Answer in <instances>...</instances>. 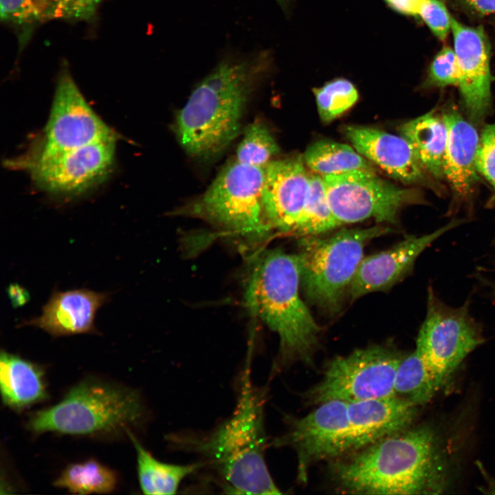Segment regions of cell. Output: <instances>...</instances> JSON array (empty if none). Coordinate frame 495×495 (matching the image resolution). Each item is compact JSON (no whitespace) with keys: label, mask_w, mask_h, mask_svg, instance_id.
I'll list each match as a JSON object with an SVG mask.
<instances>
[{"label":"cell","mask_w":495,"mask_h":495,"mask_svg":"<svg viewBox=\"0 0 495 495\" xmlns=\"http://www.w3.org/2000/svg\"><path fill=\"white\" fill-rule=\"evenodd\" d=\"M332 473L338 487L351 494H438L448 481L445 457L428 426L404 430L355 451L336 461Z\"/></svg>","instance_id":"6da1fadb"},{"label":"cell","mask_w":495,"mask_h":495,"mask_svg":"<svg viewBox=\"0 0 495 495\" xmlns=\"http://www.w3.org/2000/svg\"><path fill=\"white\" fill-rule=\"evenodd\" d=\"M263 404L248 364L231 416L204 434H171L170 446L201 456L230 493L280 494L265 459Z\"/></svg>","instance_id":"7a4b0ae2"},{"label":"cell","mask_w":495,"mask_h":495,"mask_svg":"<svg viewBox=\"0 0 495 495\" xmlns=\"http://www.w3.org/2000/svg\"><path fill=\"white\" fill-rule=\"evenodd\" d=\"M270 60L265 52L223 60L198 84L178 112L175 126L188 155L208 158L234 140L248 99Z\"/></svg>","instance_id":"3957f363"},{"label":"cell","mask_w":495,"mask_h":495,"mask_svg":"<svg viewBox=\"0 0 495 495\" xmlns=\"http://www.w3.org/2000/svg\"><path fill=\"white\" fill-rule=\"evenodd\" d=\"M300 285L297 254L280 249L259 254L248 278L246 307L278 336V366L312 364L318 345L320 327L300 296Z\"/></svg>","instance_id":"277c9868"},{"label":"cell","mask_w":495,"mask_h":495,"mask_svg":"<svg viewBox=\"0 0 495 495\" xmlns=\"http://www.w3.org/2000/svg\"><path fill=\"white\" fill-rule=\"evenodd\" d=\"M145 407L137 391L98 380H85L72 387L56 404L30 417L34 433L72 435L127 433L141 424Z\"/></svg>","instance_id":"5b68a950"},{"label":"cell","mask_w":495,"mask_h":495,"mask_svg":"<svg viewBox=\"0 0 495 495\" xmlns=\"http://www.w3.org/2000/svg\"><path fill=\"white\" fill-rule=\"evenodd\" d=\"M391 232L384 226L343 228L327 237L301 236L298 241L300 285L308 299L336 313L362 261L365 246Z\"/></svg>","instance_id":"8992f818"},{"label":"cell","mask_w":495,"mask_h":495,"mask_svg":"<svg viewBox=\"0 0 495 495\" xmlns=\"http://www.w3.org/2000/svg\"><path fill=\"white\" fill-rule=\"evenodd\" d=\"M265 178V166L235 160L195 204L194 213L249 241L261 240L272 230L262 206Z\"/></svg>","instance_id":"52a82bcc"},{"label":"cell","mask_w":495,"mask_h":495,"mask_svg":"<svg viewBox=\"0 0 495 495\" xmlns=\"http://www.w3.org/2000/svg\"><path fill=\"white\" fill-rule=\"evenodd\" d=\"M403 356L380 345L358 349L332 359L320 381L305 394L308 403L353 402L394 395L397 367Z\"/></svg>","instance_id":"ba28073f"},{"label":"cell","mask_w":495,"mask_h":495,"mask_svg":"<svg viewBox=\"0 0 495 495\" xmlns=\"http://www.w3.org/2000/svg\"><path fill=\"white\" fill-rule=\"evenodd\" d=\"M483 342L481 326L470 313V301L458 307H450L429 287L426 315L417 335L415 350L441 387Z\"/></svg>","instance_id":"9c48e42d"},{"label":"cell","mask_w":495,"mask_h":495,"mask_svg":"<svg viewBox=\"0 0 495 495\" xmlns=\"http://www.w3.org/2000/svg\"><path fill=\"white\" fill-rule=\"evenodd\" d=\"M322 178L330 207L341 225L368 219L395 224L402 208L423 202L417 190L400 188L373 171L355 170Z\"/></svg>","instance_id":"30bf717a"},{"label":"cell","mask_w":495,"mask_h":495,"mask_svg":"<svg viewBox=\"0 0 495 495\" xmlns=\"http://www.w3.org/2000/svg\"><path fill=\"white\" fill-rule=\"evenodd\" d=\"M117 138L52 155L17 160L12 164L28 169L44 190L77 195L103 182L109 175Z\"/></svg>","instance_id":"8fae6325"},{"label":"cell","mask_w":495,"mask_h":495,"mask_svg":"<svg viewBox=\"0 0 495 495\" xmlns=\"http://www.w3.org/2000/svg\"><path fill=\"white\" fill-rule=\"evenodd\" d=\"M116 138V133L93 111L69 74L64 72L57 82L41 143L25 157L52 155Z\"/></svg>","instance_id":"7c38bea8"},{"label":"cell","mask_w":495,"mask_h":495,"mask_svg":"<svg viewBox=\"0 0 495 495\" xmlns=\"http://www.w3.org/2000/svg\"><path fill=\"white\" fill-rule=\"evenodd\" d=\"M348 428L347 402L328 401L302 417L290 418L287 431L274 439L273 445L296 452L297 478L305 483L315 462L344 454Z\"/></svg>","instance_id":"4fadbf2b"},{"label":"cell","mask_w":495,"mask_h":495,"mask_svg":"<svg viewBox=\"0 0 495 495\" xmlns=\"http://www.w3.org/2000/svg\"><path fill=\"white\" fill-rule=\"evenodd\" d=\"M454 51L459 67L461 100L472 123L480 124L491 106L490 45L481 27L452 19Z\"/></svg>","instance_id":"5bb4252c"},{"label":"cell","mask_w":495,"mask_h":495,"mask_svg":"<svg viewBox=\"0 0 495 495\" xmlns=\"http://www.w3.org/2000/svg\"><path fill=\"white\" fill-rule=\"evenodd\" d=\"M464 222L453 219L431 233L407 236L390 248L363 258L349 287L351 299L390 289L412 272L417 258L428 246Z\"/></svg>","instance_id":"9a60e30c"},{"label":"cell","mask_w":495,"mask_h":495,"mask_svg":"<svg viewBox=\"0 0 495 495\" xmlns=\"http://www.w3.org/2000/svg\"><path fill=\"white\" fill-rule=\"evenodd\" d=\"M305 165L302 155L272 160L266 165L261 201L272 230L294 234L309 188Z\"/></svg>","instance_id":"2e32d148"},{"label":"cell","mask_w":495,"mask_h":495,"mask_svg":"<svg viewBox=\"0 0 495 495\" xmlns=\"http://www.w3.org/2000/svg\"><path fill=\"white\" fill-rule=\"evenodd\" d=\"M342 131L360 154L391 178L404 184L424 185L439 192V186L401 135L360 126H346Z\"/></svg>","instance_id":"e0dca14e"},{"label":"cell","mask_w":495,"mask_h":495,"mask_svg":"<svg viewBox=\"0 0 495 495\" xmlns=\"http://www.w3.org/2000/svg\"><path fill=\"white\" fill-rule=\"evenodd\" d=\"M349 428L344 454L407 429L417 406L395 395L347 403Z\"/></svg>","instance_id":"ac0fdd59"},{"label":"cell","mask_w":495,"mask_h":495,"mask_svg":"<svg viewBox=\"0 0 495 495\" xmlns=\"http://www.w3.org/2000/svg\"><path fill=\"white\" fill-rule=\"evenodd\" d=\"M442 118L447 127L443 174L456 206L470 198L479 179L476 155L480 137L472 123L454 107L444 111Z\"/></svg>","instance_id":"d6986e66"},{"label":"cell","mask_w":495,"mask_h":495,"mask_svg":"<svg viewBox=\"0 0 495 495\" xmlns=\"http://www.w3.org/2000/svg\"><path fill=\"white\" fill-rule=\"evenodd\" d=\"M109 299L107 293L87 289L54 291L41 316L24 321L23 325L39 328L54 337L96 333V313Z\"/></svg>","instance_id":"ffe728a7"},{"label":"cell","mask_w":495,"mask_h":495,"mask_svg":"<svg viewBox=\"0 0 495 495\" xmlns=\"http://www.w3.org/2000/svg\"><path fill=\"white\" fill-rule=\"evenodd\" d=\"M0 388L3 404L20 410L47 397L43 372L36 364L2 351L0 356Z\"/></svg>","instance_id":"44dd1931"},{"label":"cell","mask_w":495,"mask_h":495,"mask_svg":"<svg viewBox=\"0 0 495 495\" xmlns=\"http://www.w3.org/2000/svg\"><path fill=\"white\" fill-rule=\"evenodd\" d=\"M399 131L431 176L437 180L443 179L447 142V127L443 118L433 111L428 112L404 123Z\"/></svg>","instance_id":"7402d4cb"},{"label":"cell","mask_w":495,"mask_h":495,"mask_svg":"<svg viewBox=\"0 0 495 495\" xmlns=\"http://www.w3.org/2000/svg\"><path fill=\"white\" fill-rule=\"evenodd\" d=\"M126 434L136 451L138 481L145 494H175L185 478L204 466L202 462L178 465L160 461L142 446L131 430Z\"/></svg>","instance_id":"603a6c76"},{"label":"cell","mask_w":495,"mask_h":495,"mask_svg":"<svg viewBox=\"0 0 495 495\" xmlns=\"http://www.w3.org/2000/svg\"><path fill=\"white\" fill-rule=\"evenodd\" d=\"M305 164L321 176L355 170L375 171L373 164L354 148L331 140H318L302 155Z\"/></svg>","instance_id":"cb8c5ba5"},{"label":"cell","mask_w":495,"mask_h":495,"mask_svg":"<svg viewBox=\"0 0 495 495\" xmlns=\"http://www.w3.org/2000/svg\"><path fill=\"white\" fill-rule=\"evenodd\" d=\"M434 374L415 349L402 357L397 367L394 395L418 406L428 403L440 389Z\"/></svg>","instance_id":"d4e9b609"},{"label":"cell","mask_w":495,"mask_h":495,"mask_svg":"<svg viewBox=\"0 0 495 495\" xmlns=\"http://www.w3.org/2000/svg\"><path fill=\"white\" fill-rule=\"evenodd\" d=\"M54 485L78 494L109 493L116 488L117 476L111 469L91 459L68 465Z\"/></svg>","instance_id":"484cf974"},{"label":"cell","mask_w":495,"mask_h":495,"mask_svg":"<svg viewBox=\"0 0 495 495\" xmlns=\"http://www.w3.org/2000/svg\"><path fill=\"white\" fill-rule=\"evenodd\" d=\"M340 226L330 207L322 176L309 173V191L294 234L320 235Z\"/></svg>","instance_id":"4316f807"},{"label":"cell","mask_w":495,"mask_h":495,"mask_svg":"<svg viewBox=\"0 0 495 495\" xmlns=\"http://www.w3.org/2000/svg\"><path fill=\"white\" fill-rule=\"evenodd\" d=\"M280 152V148L261 122L255 121L246 127L238 145L236 160L245 164L265 167Z\"/></svg>","instance_id":"83f0119b"},{"label":"cell","mask_w":495,"mask_h":495,"mask_svg":"<svg viewBox=\"0 0 495 495\" xmlns=\"http://www.w3.org/2000/svg\"><path fill=\"white\" fill-rule=\"evenodd\" d=\"M320 120L328 123L350 109L358 99L355 85L344 78H335L320 87L314 88Z\"/></svg>","instance_id":"f1b7e54d"},{"label":"cell","mask_w":495,"mask_h":495,"mask_svg":"<svg viewBox=\"0 0 495 495\" xmlns=\"http://www.w3.org/2000/svg\"><path fill=\"white\" fill-rule=\"evenodd\" d=\"M102 0H48L38 20L62 19L84 20L92 17Z\"/></svg>","instance_id":"f546056e"},{"label":"cell","mask_w":495,"mask_h":495,"mask_svg":"<svg viewBox=\"0 0 495 495\" xmlns=\"http://www.w3.org/2000/svg\"><path fill=\"white\" fill-rule=\"evenodd\" d=\"M459 78V67L454 51L450 47H444L430 63L424 87L458 86Z\"/></svg>","instance_id":"4dcf8cb0"},{"label":"cell","mask_w":495,"mask_h":495,"mask_svg":"<svg viewBox=\"0 0 495 495\" xmlns=\"http://www.w3.org/2000/svg\"><path fill=\"white\" fill-rule=\"evenodd\" d=\"M476 166L495 191V123L485 126L480 136Z\"/></svg>","instance_id":"1f68e13d"},{"label":"cell","mask_w":495,"mask_h":495,"mask_svg":"<svg viewBox=\"0 0 495 495\" xmlns=\"http://www.w3.org/2000/svg\"><path fill=\"white\" fill-rule=\"evenodd\" d=\"M432 32L444 41L451 30L452 19L446 6L440 0H427L419 16Z\"/></svg>","instance_id":"d6a6232c"},{"label":"cell","mask_w":495,"mask_h":495,"mask_svg":"<svg viewBox=\"0 0 495 495\" xmlns=\"http://www.w3.org/2000/svg\"><path fill=\"white\" fill-rule=\"evenodd\" d=\"M1 20L18 25L35 22L34 0H0Z\"/></svg>","instance_id":"836d02e7"},{"label":"cell","mask_w":495,"mask_h":495,"mask_svg":"<svg viewBox=\"0 0 495 495\" xmlns=\"http://www.w3.org/2000/svg\"><path fill=\"white\" fill-rule=\"evenodd\" d=\"M465 11L477 16L495 12V0H454Z\"/></svg>","instance_id":"e575fe53"},{"label":"cell","mask_w":495,"mask_h":495,"mask_svg":"<svg viewBox=\"0 0 495 495\" xmlns=\"http://www.w3.org/2000/svg\"><path fill=\"white\" fill-rule=\"evenodd\" d=\"M427 0H384L394 11L406 16H419L421 10Z\"/></svg>","instance_id":"d590c367"},{"label":"cell","mask_w":495,"mask_h":495,"mask_svg":"<svg viewBox=\"0 0 495 495\" xmlns=\"http://www.w3.org/2000/svg\"><path fill=\"white\" fill-rule=\"evenodd\" d=\"M8 297L14 307H19L26 304L30 299L28 292L17 283L9 285L7 289Z\"/></svg>","instance_id":"8d00e7d4"},{"label":"cell","mask_w":495,"mask_h":495,"mask_svg":"<svg viewBox=\"0 0 495 495\" xmlns=\"http://www.w3.org/2000/svg\"><path fill=\"white\" fill-rule=\"evenodd\" d=\"M481 280L483 283V284H485L490 288L492 294L494 296V297H495V282L486 279L485 278H482Z\"/></svg>","instance_id":"74e56055"}]
</instances>
